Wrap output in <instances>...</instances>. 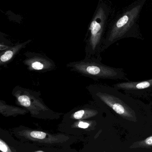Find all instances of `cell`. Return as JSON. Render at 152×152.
<instances>
[{"mask_svg":"<svg viewBox=\"0 0 152 152\" xmlns=\"http://www.w3.org/2000/svg\"><path fill=\"white\" fill-rule=\"evenodd\" d=\"M73 126L74 127H78V128H82V129H87L90 126V124L88 122L83 121H80L75 123Z\"/></svg>","mask_w":152,"mask_h":152,"instance_id":"14","label":"cell"},{"mask_svg":"<svg viewBox=\"0 0 152 152\" xmlns=\"http://www.w3.org/2000/svg\"><path fill=\"white\" fill-rule=\"evenodd\" d=\"M86 88L96 100L109 107L124 118L134 120L135 116L130 106L136 101L129 95L121 93L113 86L103 83L91 84Z\"/></svg>","mask_w":152,"mask_h":152,"instance_id":"3","label":"cell"},{"mask_svg":"<svg viewBox=\"0 0 152 152\" xmlns=\"http://www.w3.org/2000/svg\"><path fill=\"white\" fill-rule=\"evenodd\" d=\"M113 86L128 95L146 97L152 93V78L138 81L121 82L115 83Z\"/></svg>","mask_w":152,"mask_h":152,"instance_id":"8","label":"cell"},{"mask_svg":"<svg viewBox=\"0 0 152 152\" xmlns=\"http://www.w3.org/2000/svg\"><path fill=\"white\" fill-rule=\"evenodd\" d=\"M32 41V40L28 39L24 42L16 43L14 46L10 47L6 50L1 52L0 66L3 67H7V65L14 59L20 50L26 48Z\"/></svg>","mask_w":152,"mask_h":152,"instance_id":"9","label":"cell"},{"mask_svg":"<svg viewBox=\"0 0 152 152\" xmlns=\"http://www.w3.org/2000/svg\"><path fill=\"white\" fill-rule=\"evenodd\" d=\"M152 147V136L147 138L133 143L130 146L131 148H148Z\"/></svg>","mask_w":152,"mask_h":152,"instance_id":"12","label":"cell"},{"mask_svg":"<svg viewBox=\"0 0 152 152\" xmlns=\"http://www.w3.org/2000/svg\"></svg>","mask_w":152,"mask_h":152,"instance_id":"16","label":"cell"},{"mask_svg":"<svg viewBox=\"0 0 152 152\" xmlns=\"http://www.w3.org/2000/svg\"><path fill=\"white\" fill-rule=\"evenodd\" d=\"M43 152V151H36V152Z\"/></svg>","mask_w":152,"mask_h":152,"instance_id":"15","label":"cell"},{"mask_svg":"<svg viewBox=\"0 0 152 152\" xmlns=\"http://www.w3.org/2000/svg\"><path fill=\"white\" fill-rule=\"evenodd\" d=\"M0 150L1 152H13L7 144L1 139H0Z\"/></svg>","mask_w":152,"mask_h":152,"instance_id":"13","label":"cell"},{"mask_svg":"<svg viewBox=\"0 0 152 152\" xmlns=\"http://www.w3.org/2000/svg\"><path fill=\"white\" fill-rule=\"evenodd\" d=\"M101 61L102 58L85 57L82 60L68 63L66 66L72 72L95 81L100 80H129L123 68L108 66L103 64Z\"/></svg>","mask_w":152,"mask_h":152,"instance_id":"4","label":"cell"},{"mask_svg":"<svg viewBox=\"0 0 152 152\" xmlns=\"http://www.w3.org/2000/svg\"><path fill=\"white\" fill-rule=\"evenodd\" d=\"M24 55L23 63L30 72L45 73L56 69L55 62L45 54L28 51Z\"/></svg>","mask_w":152,"mask_h":152,"instance_id":"6","label":"cell"},{"mask_svg":"<svg viewBox=\"0 0 152 152\" xmlns=\"http://www.w3.org/2000/svg\"><path fill=\"white\" fill-rule=\"evenodd\" d=\"M146 0H137L116 12L107 27L102 53L118 41L126 38L144 40L140 29V17Z\"/></svg>","mask_w":152,"mask_h":152,"instance_id":"1","label":"cell"},{"mask_svg":"<svg viewBox=\"0 0 152 152\" xmlns=\"http://www.w3.org/2000/svg\"><path fill=\"white\" fill-rule=\"evenodd\" d=\"M97 114V111L95 109L85 108L74 113L71 115V118L75 120H84L94 117Z\"/></svg>","mask_w":152,"mask_h":152,"instance_id":"11","label":"cell"},{"mask_svg":"<svg viewBox=\"0 0 152 152\" xmlns=\"http://www.w3.org/2000/svg\"><path fill=\"white\" fill-rule=\"evenodd\" d=\"M29 112L25 108L7 104L3 100H0V113L6 117L23 115Z\"/></svg>","mask_w":152,"mask_h":152,"instance_id":"10","label":"cell"},{"mask_svg":"<svg viewBox=\"0 0 152 152\" xmlns=\"http://www.w3.org/2000/svg\"><path fill=\"white\" fill-rule=\"evenodd\" d=\"M12 94L16 104L28 110L33 117L48 119L59 116L46 105L40 97L39 92L16 86L13 89Z\"/></svg>","mask_w":152,"mask_h":152,"instance_id":"5","label":"cell"},{"mask_svg":"<svg viewBox=\"0 0 152 152\" xmlns=\"http://www.w3.org/2000/svg\"><path fill=\"white\" fill-rule=\"evenodd\" d=\"M17 134L26 139L43 144H61L69 140V137L63 134L53 135L45 132L29 129L18 130Z\"/></svg>","mask_w":152,"mask_h":152,"instance_id":"7","label":"cell"},{"mask_svg":"<svg viewBox=\"0 0 152 152\" xmlns=\"http://www.w3.org/2000/svg\"><path fill=\"white\" fill-rule=\"evenodd\" d=\"M115 10L110 1L99 0L84 38L86 57L101 58L108 24Z\"/></svg>","mask_w":152,"mask_h":152,"instance_id":"2","label":"cell"}]
</instances>
